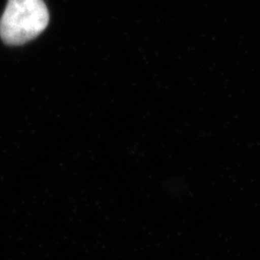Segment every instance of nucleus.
I'll return each mask as SVG.
<instances>
[{
    "label": "nucleus",
    "instance_id": "1",
    "mask_svg": "<svg viewBox=\"0 0 260 260\" xmlns=\"http://www.w3.org/2000/svg\"><path fill=\"white\" fill-rule=\"evenodd\" d=\"M48 23L44 0H9L0 20V36L8 45H23L43 32Z\"/></svg>",
    "mask_w": 260,
    "mask_h": 260
}]
</instances>
